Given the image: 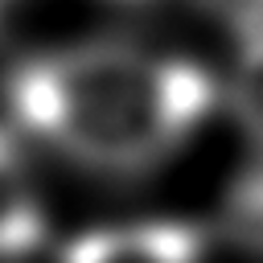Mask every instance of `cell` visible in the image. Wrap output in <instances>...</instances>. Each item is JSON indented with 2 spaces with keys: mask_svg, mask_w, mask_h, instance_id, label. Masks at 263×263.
<instances>
[{
  "mask_svg": "<svg viewBox=\"0 0 263 263\" xmlns=\"http://www.w3.org/2000/svg\"><path fill=\"white\" fill-rule=\"evenodd\" d=\"M214 218L226 242L263 259V136H251V152L230 173Z\"/></svg>",
  "mask_w": 263,
  "mask_h": 263,
  "instance_id": "277c9868",
  "label": "cell"
},
{
  "mask_svg": "<svg viewBox=\"0 0 263 263\" xmlns=\"http://www.w3.org/2000/svg\"><path fill=\"white\" fill-rule=\"evenodd\" d=\"M49 222L12 132L0 127V259H25L45 247Z\"/></svg>",
  "mask_w": 263,
  "mask_h": 263,
  "instance_id": "3957f363",
  "label": "cell"
},
{
  "mask_svg": "<svg viewBox=\"0 0 263 263\" xmlns=\"http://www.w3.org/2000/svg\"><path fill=\"white\" fill-rule=\"evenodd\" d=\"M123 4H152V0H123Z\"/></svg>",
  "mask_w": 263,
  "mask_h": 263,
  "instance_id": "8992f818",
  "label": "cell"
},
{
  "mask_svg": "<svg viewBox=\"0 0 263 263\" xmlns=\"http://www.w3.org/2000/svg\"><path fill=\"white\" fill-rule=\"evenodd\" d=\"M222 103L226 90L205 66L107 41L58 45L4 74L8 119L62 160L103 177L160 168Z\"/></svg>",
  "mask_w": 263,
  "mask_h": 263,
  "instance_id": "6da1fadb",
  "label": "cell"
},
{
  "mask_svg": "<svg viewBox=\"0 0 263 263\" xmlns=\"http://www.w3.org/2000/svg\"><path fill=\"white\" fill-rule=\"evenodd\" d=\"M210 234L189 218H119L74 234L58 263H205Z\"/></svg>",
  "mask_w": 263,
  "mask_h": 263,
  "instance_id": "7a4b0ae2",
  "label": "cell"
},
{
  "mask_svg": "<svg viewBox=\"0 0 263 263\" xmlns=\"http://www.w3.org/2000/svg\"><path fill=\"white\" fill-rule=\"evenodd\" d=\"M16 4H21V0H0V33H4V25L12 21V12H16Z\"/></svg>",
  "mask_w": 263,
  "mask_h": 263,
  "instance_id": "5b68a950",
  "label": "cell"
}]
</instances>
